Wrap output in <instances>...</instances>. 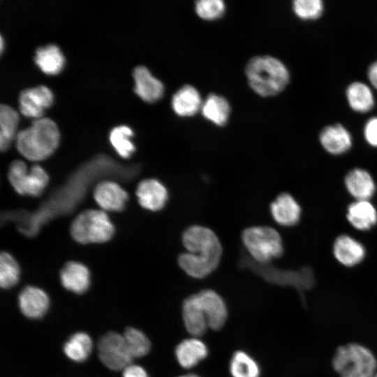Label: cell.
Segmentation results:
<instances>
[{
  "instance_id": "6da1fadb",
  "label": "cell",
  "mask_w": 377,
  "mask_h": 377,
  "mask_svg": "<svg viewBox=\"0 0 377 377\" xmlns=\"http://www.w3.org/2000/svg\"><path fill=\"white\" fill-rule=\"evenodd\" d=\"M182 242L186 252L178 256V264L186 274L202 279L216 269L223 250L213 230L200 225L191 226L184 231Z\"/></svg>"
},
{
  "instance_id": "7a4b0ae2",
  "label": "cell",
  "mask_w": 377,
  "mask_h": 377,
  "mask_svg": "<svg viewBox=\"0 0 377 377\" xmlns=\"http://www.w3.org/2000/svg\"><path fill=\"white\" fill-rule=\"evenodd\" d=\"M15 138L16 147L22 155L31 161H40L55 150L59 141V131L52 119L40 117L29 127L20 130Z\"/></svg>"
},
{
  "instance_id": "3957f363",
  "label": "cell",
  "mask_w": 377,
  "mask_h": 377,
  "mask_svg": "<svg viewBox=\"0 0 377 377\" xmlns=\"http://www.w3.org/2000/svg\"><path fill=\"white\" fill-rule=\"evenodd\" d=\"M245 73L251 88L263 97L279 94L290 79L286 66L271 56H257L251 59L246 66Z\"/></svg>"
},
{
  "instance_id": "277c9868",
  "label": "cell",
  "mask_w": 377,
  "mask_h": 377,
  "mask_svg": "<svg viewBox=\"0 0 377 377\" xmlns=\"http://www.w3.org/2000/svg\"><path fill=\"white\" fill-rule=\"evenodd\" d=\"M332 366L339 377H374L377 371L374 354L356 343L339 346L333 357Z\"/></svg>"
},
{
  "instance_id": "5b68a950",
  "label": "cell",
  "mask_w": 377,
  "mask_h": 377,
  "mask_svg": "<svg viewBox=\"0 0 377 377\" xmlns=\"http://www.w3.org/2000/svg\"><path fill=\"white\" fill-rule=\"evenodd\" d=\"M242 242L256 262L269 263L283 253L282 239L273 228L265 226H251L242 233Z\"/></svg>"
},
{
  "instance_id": "8992f818",
  "label": "cell",
  "mask_w": 377,
  "mask_h": 377,
  "mask_svg": "<svg viewBox=\"0 0 377 377\" xmlns=\"http://www.w3.org/2000/svg\"><path fill=\"white\" fill-rule=\"evenodd\" d=\"M114 226L103 211L89 209L82 212L73 221L71 232L82 244L101 243L114 234Z\"/></svg>"
},
{
  "instance_id": "52a82bcc",
  "label": "cell",
  "mask_w": 377,
  "mask_h": 377,
  "mask_svg": "<svg viewBox=\"0 0 377 377\" xmlns=\"http://www.w3.org/2000/svg\"><path fill=\"white\" fill-rule=\"evenodd\" d=\"M8 179L18 193L38 196L47 185L49 177L38 165H33L28 171L26 164L17 163L10 168Z\"/></svg>"
},
{
  "instance_id": "ba28073f",
  "label": "cell",
  "mask_w": 377,
  "mask_h": 377,
  "mask_svg": "<svg viewBox=\"0 0 377 377\" xmlns=\"http://www.w3.org/2000/svg\"><path fill=\"white\" fill-rule=\"evenodd\" d=\"M98 354L103 364L115 371L124 369L133 360L124 336L114 332H109L100 339Z\"/></svg>"
},
{
  "instance_id": "9c48e42d",
  "label": "cell",
  "mask_w": 377,
  "mask_h": 377,
  "mask_svg": "<svg viewBox=\"0 0 377 377\" xmlns=\"http://www.w3.org/2000/svg\"><path fill=\"white\" fill-rule=\"evenodd\" d=\"M19 109L25 116L40 118L43 110L53 101L52 91L40 84L22 90L19 94Z\"/></svg>"
},
{
  "instance_id": "30bf717a",
  "label": "cell",
  "mask_w": 377,
  "mask_h": 377,
  "mask_svg": "<svg viewBox=\"0 0 377 377\" xmlns=\"http://www.w3.org/2000/svg\"><path fill=\"white\" fill-rule=\"evenodd\" d=\"M198 300L206 315L209 328L220 330L227 319L228 311L222 297L214 290H202L196 293Z\"/></svg>"
},
{
  "instance_id": "8fae6325",
  "label": "cell",
  "mask_w": 377,
  "mask_h": 377,
  "mask_svg": "<svg viewBox=\"0 0 377 377\" xmlns=\"http://www.w3.org/2000/svg\"><path fill=\"white\" fill-rule=\"evenodd\" d=\"M136 195L142 207L154 212L162 209L168 199L167 188L155 179H147L140 182Z\"/></svg>"
},
{
  "instance_id": "7c38bea8",
  "label": "cell",
  "mask_w": 377,
  "mask_h": 377,
  "mask_svg": "<svg viewBox=\"0 0 377 377\" xmlns=\"http://www.w3.org/2000/svg\"><path fill=\"white\" fill-rule=\"evenodd\" d=\"M135 92L145 101L152 103L160 99L164 91L163 83L154 77L149 69L142 65L133 71Z\"/></svg>"
},
{
  "instance_id": "4fadbf2b",
  "label": "cell",
  "mask_w": 377,
  "mask_h": 377,
  "mask_svg": "<svg viewBox=\"0 0 377 377\" xmlns=\"http://www.w3.org/2000/svg\"><path fill=\"white\" fill-rule=\"evenodd\" d=\"M182 318L187 332L194 337L203 335L209 328L206 315L196 294L186 297L182 305Z\"/></svg>"
},
{
  "instance_id": "5bb4252c",
  "label": "cell",
  "mask_w": 377,
  "mask_h": 377,
  "mask_svg": "<svg viewBox=\"0 0 377 377\" xmlns=\"http://www.w3.org/2000/svg\"><path fill=\"white\" fill-rule=\"evenodd\" d=\"M270 212L274 221L283 226L297 224L301 216V207L289 193L279 195L270 205Z\"/></svg>"
},
{
  "instance_id": "9a60e30c",
  "label": "cell",
  "mask_w": 377,
  "mask_h": 377,
  "mask_svg": "<svg viewBox=\"0 0 377 377\" xmlns=\"http://www.w3.org/2000/svg\"><path fill=\"white\" fill-rule=\"evenodd\" d=\"M364 246L347 235L339 236L333 245V253L342 265L353 267L360 263L365 256Z\"/></svg>"
},
{
  "instance_id": "2e32d148",
  "label": "cell",
  "mask_w": 377,
  "mask_h": 377,
  "mask_svg": "<svg viewBox=\"0 0 377 377\" xmlns=\"http://www.w3.org/2000/svg\"><path fill=\"white\" fill-rule=\"evenodd\" d=\"M19 306L22 313L28 318L42 317L49 306V298L41 289L27 286L19 295Z\"/></svg>"
},
{
  "instance_id": "e0dca14e",
  "label": "cell",
  "mask_w": 377,
  "mask_h": 377,
  "mask_svg": "<svg viewBox=\"0 0 377 377\" xmlns=\"http://www.w3.org/2000/svg\"><path fill=\"white\" fill-rule=\"evenodd\" d=\"M94 197L103 209L109 211H121L124 207L128 194L117 183L103 182L96 186Z\"/></svg>"
},
{
  "instance_id": "ac0fdd59",
  "label": "cell",
  "mask_w": 377,
  "mask_h": 377,
  "mask_svg": "<svg viewBox=\"0 0 377 377\" xmlns=\"http://www.w3.org/2000/svg\"><path fill=\"white\" fill-rule=\"evenodd\" d=\"M175 353L180 366L190 369L207 356L208 349L203 341L193 337L182 341L177 346Z\"/></svg>"
},
{
  "instance_id": "d6986e66",
  "label": "cell",
  "mask_w": 377,
  "mask_h": 377,
  "mask_svg": "<svg viewBox=\"0 0 377 377\" xmlns=\"http://www.w3.org/2000/svg\"><path fill=\"white\" fill-rule=\"evenodd\" d=\"M320 141L327 151L334 155L345 153L352 145L350 134L339 124L324 128L320 134Z\"/></svg>"
},
{
  "instance_id": "ffe728a7",
  "label": "cell",
  "mask_w": 377,
  "mask_h": 377,
  "mask_svg": "<svg viewBox=\"0 0 377 377\" xmlns=\"http://www.w3.org/2000/svg\"><path fill=\"white\" fill-rule=\"evenodd\" d=\"M345 185L356 200H368L375 192L376 186L371 175L365 170L355 168L346 176Z\"/></svg>"
},
{
  "instance_id": "44dd1931",
  "label": "cell",
  "mask_w": 377,
  "mask_h": 377,
  "mask_svg": "<svg viewBox=\"0 0 377 377\" xmlns=\"http://www.w3.org/2000/svg\"><path fill=\"white\" fill-rule=\"evenodd\" d=\"M172 108L179 117H191L202 107V100L198 90L186 84L179 89L172 98Z\"/></svg>"
},
{
  "instance_id": "7402d4cb",
  "label": "cell",
  "mask_w": 377,
  "mask_h": 377,
  "mask_svg": "<svg viewBox=\"0 0 377 377\" xmlns=\"http://www.w3.org/2000/svg\"><path fill=\"white\" fill-rule=\"evenodd\" d=\"M60 276L63 286L75 293H82L89 288L90 274L87 267L81 263H66L61 269Z\"/></svg>"
},
{
  "instance_id": "603a6c76",
  "label": "cell",
  "mask_w": 377,
  "mask_h": 377,
  "mask_svg": "<svg viewBox=\"0 0 377 377\" xmlns=\"http://www.w3.org/2000/svg\"><path fill=\"white\" fill-rule=\"evenodd\" d=\"M346 217L355 228L368 230L377 223V211L369 200H356L348 205Z\"/></svg>"
},
{
  "instance_id": "cb8c5ba5",
  "label": "cell",
  "mask_w": 377,
  "mask_h": 377,
  "mask_svg": "<svg viewBox=\"0 0 377 377\" xmlns=\"http://www.w3.org/2000/svg\"><path fill=\"white\" fill-rule=\"evenodd\" d=\"M34 61L44 73L56 74L64 66V57L57 45L47 44L36 49Z\"/></svg>"
},
{
  "instance_id": "d4e9b609",
  "label": "cell",
  "mask_w": 377,
  "mask_h": 377,
  "mask_svg": "<svg viewBox=\"0 0 377 377\" xmlns=\"http://www.w3.org/2000/svg\"><path fill=\"white\" fill-rule=\"evenodd\" d=\"M201 112L205 119L217 126H222L228 120L230 108L225 98L211 94L202 103Z\"/></svg>"
},
{
  "instance_id": "484cf974",
  "label": "cell",
  "mask_w": 377,
  "mask_h": 377,
  "mask_svg": "<svg viewBox=\"0 0 377 377\" xmlns=\"http://www.w3.org/2000/svg\"><path fill=\"white\" fill-rule=\"evenodd\" d=\"M346 96L350 108L355 111L367 112L374 105V98L369 87L362 82H353L346 89Z\"/></svg>"
},
{
  "instance_id": "4316f807",
  "label": "cell",
  "mask_w": 377,
  "mask_h": 377,
  "mask_svg": "<svg viewBox=\"0 0 377 377\" xmlns=\"http://www.w3.org/2000/svg\"><path fill=\"white\" fill-rule=\"evenodd\" d=\"M18 122V114L11 106L1 103L0 105V148L6 149L10 142L16 136Z\"/></svg>"
},
{
  "instance_id": "83f0119b",
  "label": "cell",
  "mask_w": 377,
  "mask_h": 377,
  "mask_svg": "<svg viewBox=\"0 0 377 377\" xmlns=\"http://www.w3.org/2000/svg\"><path fill=\"white\" fill-rule=\"evenodd\" d=\"M91 348V339L84 332L74 334L64 346V351L66 356L75 362L85 360L90 354Z\"/></svg>"
},
{
  "instance_id": "f1b7e54d",
  "label": "cell",
  "mask_w": 377,
  "mask_h": 377,
  "mask_svg": "<svg viewBox=\"0 0 377 377\" xmlns=\"http://www.w3.org/2000/svg\"><path fill=\"white\" fill-rule=\"evenodd\" d=\"M229 368L232 377H259L260 376L258 363L242 350L234 353Z\"/></svg>"
},
{
  "instance_id": "f546056e",
  "label": "cell",
  "mask_w": 377,
  "mask_h": 377,
  "mask_svg": "<svg viewBox=\"0 0 377 377\" xmlns=\"http://www.w3.org/2000/svg\"><path fill=\"white\" fill-rule=\"evenodd\" d=\"M133 132L126 125H119L113 127L109 135V139L117 152L123 158L129 157L135 151V145L130 138Z\"/></svg>"
},
{
  "instance_id": "4dcf8cb0",
  "label": "cell",
  "mask_w": 377,
  "mask_h": 377,
  "mask_svg": "<svg viewBox=\"0 0 377 377\" xmlns=\"http://www.w3.org/2000/svg\"><path fill=\"white\" fill-rule=\"evenodd\" d=\"M123 336L133 358L143 357L149 353L151 348L150 341L140 330L128 327Z\"/></svg>"
},
{
  "instance_id": "1f68e13d",
  "label": "cell",
  "mask_w": 377,
  "mask_h": 377,
  "mask_svg": "<svg viewBox=\"0 0 377 377\" xmlns=\"http://www.w3.org/2000/svg\"><path fill=\"white\" fill-rule=\"evenodd\" d=\"M20 269L17 262L6 252L0 256V285L3 288L15 286L19 279Z\"/></svg>"
},
{
  "instance_id": "d6a6232c",
  "label": "cell",
  "mask_w": 377,
  "mask_h": 377,
  "mask_svg": "<svg viewBox=\"0 0 377 377\" xmlns=\"http://www.w3.org/2000/svg\"><path fill=\"white\" fill-rule=\"evenodd\" d=\"M293 8L300 18L314 20L319 17L323 11V3L320 0H295Z\"/></svg>"
},
{
  "instance_id": "836d02e7",
  "label": "cell",
  "mask_w": 377,
  "mask_h": 377,
  "mask_svg": "<svg viewBox=\"0 0 377 377\" xmlns=\"http://www.w3.org/2000/svg\"><path fill=\"white\" fill-rule=\"evenodd\" d=\"M195 11L200 17L213 20L223 15L225 4L221 0H200L195 2Z\"/></svg>"
},
{
  "instance_id": "e575fe53",
  "label": "cell",
  "mask_w": 377,
  "mask_h": 377,
  "mask_svg": "<svg viewBox=\"0 0 377 377\" xmlns=\"http://www.w3.org/2000/svg\"><path fill=\"white\" fill-rule=\"evenodd\" d=\"M364 137L367 142L377 147V117L370 119L364 127Z\"/></svg>"
},
{
  "instance_id": "d590c367",
  "label": "cell",
  "mask_w": 377,
  "mask_h": 377,
  "mask_svg": "<svg viewBox=\"0 0 377 377\" xmlns=\"http://www.w3.org/2000/svg\"><path fill=\"white\" fill-rule=\"evenodd\" d=\"M123 377H149L146 371L138 365L130 364L124 370Z\"/></svg>"
},
{
  "instance_id": "8d00e7d4",
  "label": "cell",
  "mask_w": 377,
  "mask_h": 377,
  "mask_svg": "<svg viewBox=\"0 0 377 377\" xmlns=\"http://www.w3.org/2000/svg\"><path fill=\"white\" fill-rule=\"evenodd\" d=\"M368 77L372 85L377 89V61L369 66Z\"/></svg>"
},
{
  "instance_id": "74e56055",
  "label": "cell",
  "mask_w": 377,
  "mask_h": 377,
  "mask_svg": "<svg viewBox=\"0 0 377 377\" xmlns=\"http://www.w3.org/2000/svg\"><path fill=\"white\" fill-rule=\"evenodd\" d=\"M178 377H200L197 375H194V374H187V375H183V376H178Z\"/></svg>"
},
{
  "instance_id": "f35d334b",
  "label": "cell",
  "mask_w": 377,
  "mask_h": 377,
  "mask_svg": "<svg viewBox=\"0 0 377 377\" xmlns=\"http://www.w3.org/2000/svg\"><path fill=\"white\" fill-rule=\"evenodd\" d=\"M0 42H1V43H0V47H1V51H2V50H3V38H2V36H1V37H0Z\"/></svg>"
},
{
  "instance_id": "ab89813d",
  "label": "cell",
  "mask_w": 377,
  "mask_h": 377,
  "mask_svg": "<svg viewBox=\"0 0 377 377\" xmlns=\"http://www.w3.org/2000/svg\"><path fill=\"white\" fill-rule=\"evenodd\" d=\"M374 377H377V371H376V373Z\"/></svg>"
}]
</instances>
